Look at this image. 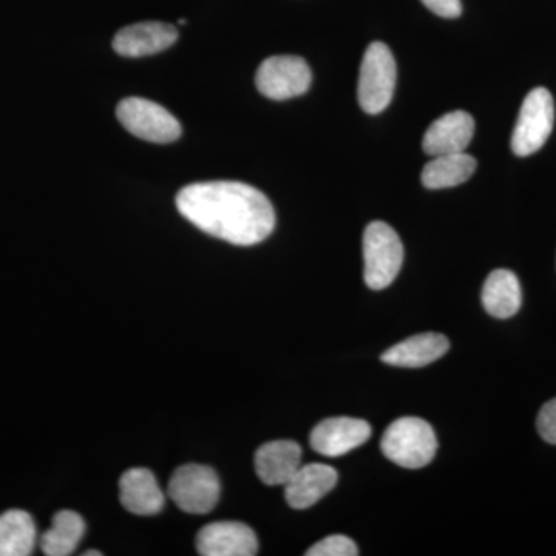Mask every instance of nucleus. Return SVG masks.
<instances>
[{"mask_svg": "<svg viewBox=\"0 0 556 556\" xmlns=\"http://www.w3.org/2000/svg\"><path fill=\"white\" fill-rule=\"evenodd\" d=\"M119 500L126 510L149 517L163 510L166 496L148 468H131L119 479Z\"/></svg>", "mask_w": 556, "mask_h": 556, "instance_id": "4468645a", "label": "nucleus"}, {"mask_svg": "<svg viewBox=\"0 0 556 556\" xmlns=\"http://www.w3.org/2000/svg\"><path fill=\"white\" fill-rule=\"evenodd\" d=\"M482 305L490 316L508 318L521 308L522 292L518 277L511 270L496 269L486 277L482 288Z\"/></svg>", "mask_w": 556, "mask_h": 556, "instance_id": "f3484780", "label": "nucleus"}, {"mask_svg": "<svg viewBox=\"0 0 556 556\" xmlns=\"http://www.w3.org/2000/svg\"><path fill=\"white\" fill-rule=\"evenodd\" d=\"M178 24H179V25L186 24V20H179V21H178Z\"/></svg>", "mask_w": 556, "mask_h": 556, "instance_id": "393cba45", "label": "nucleus"}, {"mask_svg": "<svg viewBox=\"0 0 556 556\" xmlns=\"http://www.w3.org/2000/svg\"><path fill=\"white\" fill-rule=\"evenodd\" d=\"M383 455L404 468H422L434 459L438 439L433 427L420 417L394 420L380 441Z\"/></svg>", "mask_w": 556, "mask_h": 556, "instance_id": "f03ea898", "label": "nucleus"}, {"mask_svg": "<svg viewBox=\"0 0 556 556\" xmlns=\"http://www.w3.org/2000/svg\"><path fill=\"white\" fill-rule=\"evenodd\" d=\"M86 533V522L72 510L58 511L51 527L40 536V548L47 556H68L76 551Z\"/></svg>", "mask_w": 556, "mask_h": 556, "instance_id": "aec40b11", "label": "nucleus"}, {"mask_svg": "<svg viewBox=\"0 0 556 556\" xmlns=\"http://www.w3.org/2000/svg\"><path fill=\"white\" fill-rule=\"evenodd\" d=\"M422 2L428 10L433 11L438 16L447 17V20H455L463 13L460 0H422Z\"/></svg>", "mask_w": 556, "mask_h": 556, "instance_id": "5701e85b", "label": "nucleus"}, {"mask_svg": "<svg viewBox=\"0 0 556 556\" xmlns=\"http://www.w3.org/2000/svg\"><path fill=\"white\" fill-rule=\"evenodd\" d=\"M38 541L30 514L9 510L0 515V556H28Z\"/></svg>", "mask_w": 556, "mask_h": 556, "instance_id": "6ab92c4d", "label": "nucleus"}, {"mask_svg": "<svg viewBox=\"0 0 556 556\" xmlns=\"http://www.w3.org/2000/svg\"><path fill=\"white\" fill-rule=\"evenodd\" d=\"M371 426L356 417H329L311 431L309 444L318 455L338 457L361 447L371 437Z\"/></svg>", "mask_w": 556, "mask_h": 556, "instance_id": "1a4fd4ad", "label": "nucleus"}, {"mask_svg": "<svg viewBox=\"0 0 556 556\" xmlns=\"http://www.w3.org/2000/svg\"><path fill=\"white\" fill-rule=\"evenodd\" d=\"M197 551L203 556H252L257 555L258 540L243 522H212L200 530Z\"/></svg>", "mask_w": 556, "mask_h": 556, "instance_id": "9d476101", "label": "nucleus"}, {"mask_svg": "<svg viewBox=\"0 0 556 556\" xmlns=\"http://www.w3.org/2000/svg\"><path fill=\"white\" fill-rule=\"evenodd\" d=\"M101 552H98V551H91V552H86V554H84V556H101Z\"/></svg>", "mask_w": 556, "mask_h": 556, "instance_id": "b1692460", "label": "nucleus"}, {"mask_svg": "<svg viewBox=\"0 0 556 556\" xmlns=\"http://www.w3.org/2000/svg\"><path fill=\"white\" fill-rule=\"evenodd\" d=\"M365 283L380 291L396 280L404 263V247L396 230L383 222L367 226L364 233Z\"/></svg>", "mask_w": 556, "mask_h": 556, "instance_id": "20e7f679", "label": "nucleus"}, {"mask_svg": "<svg viewBox=\"0 0 556 556\" xmlns=\"http://www.w3.org/2000/svg\"><path fill=\"white\" fill-rule=\"evenodd\" d=\"M302 467V447L294 441H273L255 453V471L263 484L287 485Z\"/></svg>", "mask_w": 556, "mask_h": 556, "instance_id": "2eb2a0df", "label": "nucleus"}, {"mask_svg": "<svg viewBox=\"0 0 556 556\" xmlns=\"http://www.w3.org/2000/svg\"><path fill=\"white\" fill-rule=\"evenodd\" d=\"M177 208L193 226L237 247H254L276 228L265 193L239 181L195 182L179 190Z\"/></svg>", "mask_w": 556, "mask_h": 556, "instance_id": "f257e3e1", "label": "nucleus"}, {"mask_svg": "<svg viewBox=\"0 0 556 556\" xmlns=\"http://www.w3.org/2000/svg\"><path fill=\"white\" fill-rule=\"evenodd\" d=\"M473 134L475 121L467 112L445 113L428 127L422 149L430 156L460 153L470 146Z\"/></svg>", "mask_w": 556, "mask_h": 556, "instance_id": "ddd939ff", "label": "nucleus"}, {"mask_svg": "<svg viewBox=\"0 0 556 556\" xmlns=\"http://www.w3.org/2000/svg\"><path fill=\"white\" fill-rule=\"evenodd\" d=\"M536 427L544 441L556 445V399H552L541 408Z\"/></svg>", "mask_w": 556, "mask_h": 556, "instance_id": "4be33fe9", "label": "nucleus"}, {"mask_svg": "<svg viewBox=\"0 0 556 556\" xmlns=\"http://www.w3.org/2000/svg\"><path fill=\"white\" fill-rule=\"evenodd\" d=\"M339 475L327 464H302L285 485V497L295 510L313 507L338 485Z\"/></svg>", "mask_w": 556, "mask_h": 556, "instance_id": "f8f14e48", "label": "nucleus"}, {"mask_svg": "<svg viewBox=\"0 0 556 556\" xmlns=\"http://www.w3.org/2000/svg\"><path fill=\"white\" fill-rule=\"evenodd\" d=\"M306 556H356L358 548L351 538L331 535L318 541L306 551Z\"/></svg>", "mask_w": 556, "mask_h": 556, "instance_id": "412c9836", "label": "nucleus"}, {"mask_svg": "<svg viewBox=\"0 0 556 556\" xmlns=\"http://www.w3.org/2000/svg\"><path fill=\"white\" fill-rule=\"evenodd\" d=\"M448 350L450 342L445 336L426 332L402 340L387 350L380 358L391 367L420 368L444 357Z\"/></svg>", "mask_w": 556, "mask_h": 556, "instance_id": "dca6fc26", "label": "nucleus"}, {"mask_svg": "<svg viewBox=\"0 0 556 556\" xmlns=\"http://www.w3.org/2000/svg\"><path fill=\"white\" fill-rule=\"evenodd\" d=\"M167 493L186 514L206 515L217 506L222 485L214 468L188 464L172 475Z\"/></svg>", "mask_w": 556, "mask_h": 556, "instance_id": "0eeeda50", "label": "nucleus"}, {"mask_svg": "<svg viewBox=\"0 0 556 556\" xmlns=\"http://www.w3.org/2000/svg\"><path fill=\"white\" fill-rule=\"evenodd\" d=\"M396 61L382 42H372L365 51L358 75V104L369 115H378L390 105L396 87Z\"/></svg>", "mask_w": 556, "mask_h": 556, "instance_id": "7ed1b4c3", "label": "nucleus"}, {"mask_svg": "<svg viewBox=\"0 0 556 556\" xmlns=\"http://www.w3.org/2000/svg\"><path fill=\"white\" fill-rule=\"evenodd\" d=\"M477 170V160L467 153L433 156L424 167L422 185L427 189H447L468 181Z\"/></svg>", "mask_w": 556, "mask_h": 556, "instance_id": "a211bd4d", "label": "nucleus"}, {"mask_svg": "<svg viewBox=\"0 0 556 556\" xmlns=\"http://www.w3.org/2000/svg\"><path fill=\"white\" fill-rule=\"evenodd\" d=\"M178 31L164 22H139L124 27L113 39V50L124 58H144L174 46Z\"/></svg>", "mask_w": 556, "mask_h": 556, "instance_id": "9b49d317", "label": "nucleus"}, {"mask_svg": "<svg viewBox=\"0 0 556 556\" xmlns=\"http://www.w3.org/2000/svg\"><path fill=\"white\" fill-rule=\"evenodd\" d=\"M313 80L309 65L299 56L268 58L257 70V89L274 101L291 100L305 94Z\"/></svg>", "mask_w": 556, "mask_h": 556, "instance_id": "6e6552de", "label": "nucleus"}, {"mask_svg": "<svg viewBox=\"0 0 556 556\" xmlns=\"http://www.w3.org/2000/svg\"><path fill=\"white\" fill-rule=\"evenodd\" d=\"M116 116L124 129L129 130L131 135L156 144H169L177 141L182 134L181 124L169 110L142 98H127L121 101Z\"/></svg>", "mask_w": 556, "mask_h": 556, "instance_id": "39448f33", "label": "nucleus"}, {"mask_svg": "<svg viewBox=\"0 0 556 556\" xmlns=\"http://www.w3.org/2000/svg\"><path fill=\"white\" fill-rule=\"evenodd\" d=\"M555 105L551 91L538 87L527 94L519 110L517 126L511 135L515 155L529 156L538 152L554 129Z\"/></svg>", "mask_w": 556, "mask_h": 556, "instance_id": "423d86ee", "label": "nucleus"}]
</instances>
